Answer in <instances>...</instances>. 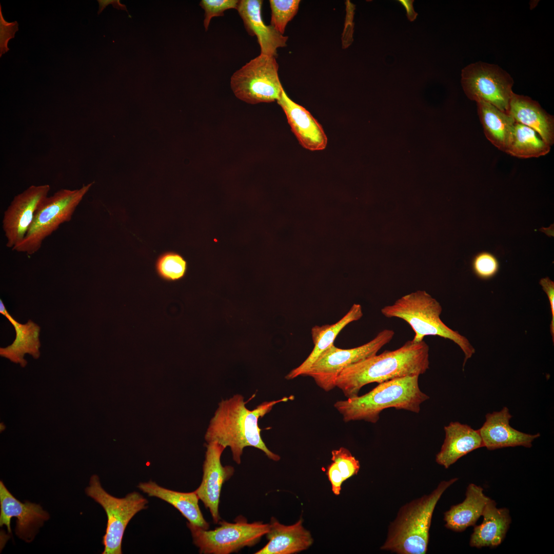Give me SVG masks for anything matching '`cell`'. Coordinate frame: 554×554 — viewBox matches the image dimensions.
<instances>
[{
  "mask_svg": "<svg viewBox=\"0 0 554 554\" xmlns=\"http://www.w3.org/2000/svg\"><path fill=\"white\" fill-rule=\"evenodd\" d=\"M293 397L264 402L253 410L248 409L242 395L235 394L229 399L222 400L210 420L205 438L207 443L215 441L230 447L233 460L238 464L243 449L247 446L263 451L270 459L278 461L280 457L271 451L261 437L259 419L280 402L293 399Z\"/></svg>",
  "mask_w": 554,
  "mask_h": 554,
  "instance_id": "6da1fadb",
  "label": "cell"
},
{
  "mask_svg": "<svg viewBox=\"0 0 554 554\" xmlns=\"http://www.w3.org/2000/svg\"><path fill=\"white\" fill-rule=\"evenodd\" d=\"M429 350L424 340L408 341L395 350H385L346 367L338 375L335 387L351 398L358 396L361 388L369 383L419 376L429 368Z\"/></svg>",
  "mask_w": 554,
  "mask_h": 554,
  "instance_id": "7a4b0ae2",
  "label": "cell"
},
{
  "mask_svg": "<svg viewBox=\"0 0 554 554\" xmlns=\"http://www.w3.org/2000/svg\"><path fill=\"white\" fill-rule=\"evenodd\" d=\"M419 377L409 375L379 383L365 394L338 401L334 406L345 422L375 423L380 413L388 408L419 413L421 405L429 397L420 389Z\"/></svg>",
  "mask_w": 554,
  "mask_h": 554,
  "instance_id": "3957f363",
  "label": "cell"
},
{
  "mask_svg": "<svg viewBox=\"0 0 554 554\" xmlns=\"http://www.w3.org/2000/svg\"><path fill=\"white\" fill-rule=\"evenodd\" d=\"M458 480L454 478L442 481L430 494L401 507L388 527L387 538L381 549L399 554L426 553L436 506L444 491Z\"/></svg>",
  "mask_w": 554,
  "mask_h": 554,
  "instance_id": "277c9868",
  "label": "cell"
},
{
  "mask_svg": "<svg viewBox=\"0 0 554 554\" xmlns=\"http://www.w3.org/2000/svg\"><path fill=\"white\" fill-rule=\"evenodd\" d=\"M442 308L440 303L425 291L418 290L397 300L392 304L383 307L382 314L386 318L401 319L407 323L414 331L412 341L418 343L426 336H439L449 339L463 351V368L475 350L466 338L444 324L440 319Z\"/></svg>",
  "mask_w": 554,
  "mask_h": 554,
  "instance_id": "5b68a950",
  "label": "cell"
},
{
  "mask_svg": "<svg viewBox=\"0 0 554 554\" xmlns=\"http://www.w3.org/2000/svg\"><path fill=\"white\" fill-rule=\"evenodd\" d=\"M93 183L73 190L61 189L52 195L47 196L36 210L24 240L12 250L29 255L37 252L47 237L61 224L72 219L76 208Z\"/></svg>",
  "mask_w": 554,
  "mask_h": 554,
  "instance_id": "8992f818",
  "label": "cell"
},
{
  "mask_svg": "<svg viewBox=\"0 0 554 554\" xmlns=\"http://www.w3.org/2000/svg\"><path fill=\"white\" fill-rule=\"evenodd\" d=\"M213 530L204 529L187 523L194 545L200 553L229 554L238 552L245 547L258 543L268 532L269 524L262 522L249 523L243 516L236 518L234 523L225 521Z\"/></svg>",
  "mask_w": 554,
  "mask_h": 554,
  "instance_id": "52a82bcc",
  "label": "cell"
},
{
  "mask_svg": "<svg viewBox=\"0 0 554 554\" xmlns=\"http://www.w3.org/2000/svg\"><path fill=\"white\" fill-rule=\"evenodd\" d=\"M85 492L103 507L107 516L102 554L122 553V540L126 527L135 514L147 508L148 501L136 491L127 494L124 498L114 497L103 489L95 474L91 477Z\"/></svg>",
  "mask_w": 554,
  "mask_h": 554,
  "instance_id": "ba28073f",
  "label": "cell"
},
{
  "mask_svg": "<svg viewBox=\"0 0 554 554\" xmlns=\"http://www.w3.org/2000/svg\"><path fill=\"white\" fill-rule=\"evenodd\" d=\"M275 57L260 54L236 71L230 86L236 97L251 104L277 101L283 90Z\"/></svg>",
  "mask_w": 554,
  "mask_h": 554,
  "instance_id": "9c48e42d",
  "label": "cell"
},
{
  "mask_svg": "<svg viewBox=\"0 0 554 554\" xmlns=\"http://www.w3.org/2000/svg\"><path fill=\"white\" fill-rule=\"evenodd\" d=\"M461 84L469 99L489 103L508 113L513 81L499 66L482 62L470 64L462 70Z\"/></svg>",
  "mask_w": 554,
  "mask_h": 554,
  "instance_id": "30bf717a",
  "label": "cell"
},
{
  "mask_svg": "<svg viewBox=\"0 0 554 554\" xmlns=\"http://www.w3.org/2000/svg\"><path fill=\"white\" fill-rule=\"evenodd\" d=\"M394 334L393 330L385 329L368 343L350 349L339 348L332 344L319 356L305 375L312 377L320 388L329 391L335 387L336 379L345 368L377 354Z\"/></svg>",
  "mask_w": 554,
  "mask_h": 554,
  "instance_id": "8fae6325",
  "label": "cell"
},
{
  "mask_svg": "<svg viewBox=\"0 0 554 554\" xmlns=\"http://www.w3.org/2000/svg\"><path fill=\"white\" fill-rule=\"evenodd\" d=\"M50 190L48 184L31 185L14 196L2 220L7 248L12 250L23 241L36 210L48 196Z\"/></svg>",
  "mask_w": 554,
  "mask_h": 554,
  "instance_id": "7c38bea8",
  "label": "cell"
},
{
  "mask_svg": "<svg viewBox=\"0 0 554 554\" xmlns=\"http://www.w3.org/2000/svg\"><path fill=\"white\" fill-rule=\"evenodd\" d=\"M203 464L202 482L195 490L199 498L209 509L214 523L220 519L219 505L223 484L233 474L232 466H223L221 462V455L226 448L213 441L208 443Z\"/></svg>",
  "mask_w": 554,
  "mask_h": 554,
  "instance_id": "4fadbf2b",
  "label": "cell"
},
{
  "mask_svg": "<svg viewBox=\"0 0 554 554\" xmlns=\"http://www.w3.org/2000/svg\"><path fill=\"white\" fill-rule=\"evenodd\" d=\"M512 416L507 407L486 415V420L478 429L483 447L490 450L505 447H532L540 434H530L518 431L509 425Z\"/></svg>",
  "mask_w": 554,
  "mask_h": 554,
  "instance_id": "5bb4252c",
  "label": "cell"
},
{
  "mask_svg": "<svg viewBox=\"0 0 554 554\" xmlns=\"http://www.w3.org/2000/svg\"><path fill=\"white\" fill-rule=\"evenodd\" d=\"M0 526L5 525L8 531L11 533V519L16 517V533L26 541L31 539L34 527L42 524L49 517L39 505L29 502L22 503L17 500L2 481L0 482Z\"/></svg>",
  "mask_w": 554,
  "mask_h": 554,
  "instance_id": "9a60e30c",
  "label": "cell"
},
{
  "mask_svg": "<svg viewBox=\"0 0 554 554\" xmlns=\"http://www.w3.org/2000/svg\"><path fill=\"white\" fill-rule=\"evenodd\" d=\"M276 101L284 111L292 131L304 148L316 151L326 148L327 136L322 126L308 110L292 101L284 89Z\"/></svg>",
  "mask_w": 554,
  "mask_h": 554,
  "instance_id": "2e32d148",
  "label": "cell"
},
{
  "mask_svg": "<svg viewBox=\"0 0 554 554\" xmlns=\"http://www.w3.org/2000/svg\"><path fill=\"white\" fill-rule=\"evenodd\" d=\"M262 3L261 0H241L236 9L249 34L256 36L261 54L275 57L277 49L286 46L288 37L265 24L261 16Z\"/></svg>",
  "mask_w": 554,
  "mask_h": 554,
  "instance_id": "e0dca14e",
  "label": "cell"
},
{
  "mask_svg": "<svg viewBox=\"0 0 554 554\" xmlns=\"http://www.w3.org/2000/svg\"><path fill=\"white\" fill-rule=\"evenodd\" d=\"M266 534L267 544L255 554H292L307 549L313 543L310 532L303 526L302 519L291 525L281 524L272 518Z\"/></svg>",
  "mask_w": 554,
  "mask_h": 554,
  "instance_id": "ac0fdd59",
  "label": "cell"
},
{
  "mask_svg": "<svg viewBox=\"0 0 554 554\" xmlns=\"http://www.w3.org/2000/svg\"><path fill=\"white\" fill-rule=\"evenodd\" d=\"M444 429L445 438L440 451L436 456V461L446 469L462 457L483 447L478 430L467 424L452 422Z\"/></svg>",
  "mask_w": 554,
  "mask_h": 554,
  "instance_id": "d6986e66",
  "label": "cell"
},
{
  "mask_svg": "<svg viewBox=\"0 0 554 554\" xmlns=\"http://www.w3.org/2000/svg\"><path fill=\"white\" fill-rule=\"evenodd\" d=\"M363 315L361 305L353 304L347 313L335 323L313 327L311 331L314 345L312 351L300 366L292 369L286 376V379L291 380L300 375H305L319 356L333 344L342 329L349 323L360 320Z\"/></svg>",
  "mask_w": 554,
  "mask_h": 554,
  "instance_id": "ffe728a7",
  "label": "cell"
},
{
  "mask_svg": "<svg viewBox=\"0 0 554 554\" xmlns=\"http://www.w3.org/2000/svg\"><path fill=\"white\" fill-rule=\"evenodd\" d=\"M482 523L474 527L469 545L481 548H494L503 541L511 522L509 511L506 508H497L496 502L490 499L482 515Z\"/></svg>",
  "mask_w": 554,
  "mask_h": 554,
  "instance_id": "44dd1931",
  "label": "cell"
},
{
  "mask_svg": "<svg viewBox=\"0 0 554 554\" xmlns=\"http://www.w3.org/2000/svg\"><path fill=\"white\" fill-rule=\"evenodd\" d=\"M517 123L536 131L551 146L554 143V120L536 101L528 96L513 93L507 113Z\"/></svg>",
  "mask_w": 554,
  "mask_h": 554,
  "instance_id": "7402d4cb",
  "label": "cell"
},
{
  "mask_svg": "<svg viewBox=\"0 0 554 554\" xmlns=\"http://www.w3.org/2000/svg\"><path fill=\"white\" fill-rule=\"evenodd\" d=\"M0 313L5 316L13 326L16 336L13 343L0 348V355L15 363H19L24 367L27 362L24 359L26 353L33 358L38 359L40 355L41 343L39 339L40 327L31 320L25 324L17 322L8 312L2 299L0 300Z\"/></svg>",
  "mask_w": 554,
  "mask_h": 554,
  "instance_id": "603a6c76",
  "label": "cell"
},
{
  "mask_svg": "<svg viewBox=\"0 0 554 554\" xmlns=\"http://www.w3.org/2000/svg\"><path fill=\"white\" fill-rule=\"evenodd\" d=\"M465 496L462 502L452 506L444 513L445 526L455 532H463L474 526L490 499L484 494L482 487L473 483L468 485Z\"/></svg>",
  "mask_w": 554,
  "mask_h": 554,
  "instance_id": "cb8c5ba5",
  "label": "cell"
},
{
  "mask_svg": "<svg viewBox=\"0 0 554 554\" xmlns=\"http://www.w3.org/2000/svg\"><path fill=\"white\" fill-rule=\"evenodd\" d=\"M137 487L150 497L162 499L176 508L188 522L204 529L209 528L199 505V498L195 491L182 492L164 488L150 481L140 483Z\"/></svg>",
  "mask_w": 554,
  "mask_h": 554,
  "instance_id": "d4e9b609",
  "label": "cell"
},
{
  "mask_svg": "<svg viewBox=\"0 0 554 554\" xmlns=\"http://www.w3.org/2000/svg\"><path fill=\"white\" fill-rule=\"evenodd\" d=\"M478 114L486 138L503 152L509 143L515 121L508 113L484 102H477Z\"/></svg>",
  "mask_w": 554,
  "mask_h": 554,
  "instance_id": "484cf974",
  "label": "cell"
},
{
  "mask_svg": "<svg viewBox=\"0 0 554 554\" xmlns=\"http://www.w3.org/2000/svg\"><path fill=\"white\" fill-rule=\"evenodd\" d=\"M551 146L533 129L519 123L513 126L506 153L519 158L538 157L548 154Z\"/></svg>",
  "mask_w": 554,
  "mask_h": 554,
  "instance_id": "4316f807",
  "label": "cell"
},
{
  "mask_svg": "<svg viewBox=\"0 0 554 554\" xmlns=\"http://www.w3.org/2000/svg\"><path fill=\"white\" fill-rule=\"evenodd\" d=\"M155 269L161 279L166 282H174L185 276L188 264L180 254L174 251H165L156 260Z\"/></svg>",
  "mask_w": 554,
  "mask_h": 554,
  "instance_id": "83f0119b",
  "label": "cell"
},
{
  "mask_svg": "<svg viewBox=\"0 0 554 554\" xmlns=\"http://www.w3.org/2000/svg\"><path fill=\"white\" fill-rule=\"evenodd\" d=\"M299 0H270L271 10L270 25L283 34L288 23L298 12Z\"/></svg>",
  "mask_w": 554,
  "mask_h": 554,
  "instance_id": "f1b7e54d",
  "label": "cell"
},
{
  "mask_svg": "<svg viewBox=\"0 0 554 554\" xmlns=\"http://www.w3.org/2000/svg\"><path fill=\"white\" fill-rule=\"evenodd\" d=\"M471 266L473 273L478 278L482 280H488L498 273L500 264L493 254L482 251L473 257Z\"/></svg>",
  "mask_w": 554,
  "mask_h": 554,
  "instance_id": "f546056e",
  "label": "cell"
},
{
  "mask_svg": "<svg viewBox=\"0 0 554 554\" xmlns=\"http://www.w3.org/2000/svg\"><path fill=\"white\" fill-rule=\"evenodd\" d=\"M331 454V460L337 464L344 481L358 473L360 468L359 461L347 449L341 447L332 451Z\"/></svg>",
  "mask_w": 554,
  "mask_h": 554,
  "instance_id": "4dcf8cb0",
  "label": "cell"
},
{
  "mask_svg": "<svg viewBox=\"0 0 554 554\" xmlns=\"http://www.w3.org/2000/svg\"><path fill=\"white\" fill-rule=\"evenodd\" d=\"M239 3L237 0H202L200 6L204 10V26L208 30L211 18L224 15V12L229 9H236Z\"/></svg>",
  "mask_w": 554,
  "mask_h": 554,
  "instance_id": "1f68e13d",
  "label": "cell"
},
{
  "mask_svg": "<svg viewBox=\"0 0 554 554\" xmlns=\"http://www.w3.org/2000/svg\"><path fill=\"white\" fill-rule=\"evenodd\" d=\"M18 30V24L16 21L10 23L5 21L0 5V57L9 50L8 42L15 37V34Z\"/></svg>",
  "mask_w": 554,
  "mask_h": 554,
  "instance_id": "d6a6232c",
  "label": "cell"
},
{
  "mask_svg": "<svg viewBox=\"0 0 554 554\" xmlns=\"http://www.w3.org/2000/svg\"><path fill=\"white\" fill-rule=\"evenodd\" d=\"M540 284L543 290L546 293L548 298L551 312V322L550 324V332L552 338V342H554V282L548 277L542 278L540 280Z\"/></svg>",
  "mask_w": 554,
  "mask_h": 554,
  "instance_id": "836d02e7",
  "label": "cell"
},
{
  "mask_svg": "<svg viewBox=\"0 0 554 554\" xmlns=\"http://www.w3.org/2000/svg\"><path fill=\"white\" fill-rule=\"evenodd\" d=\"M327 474L330 482L332 491L335 495H339L341 486L344 480L337 464L332 462L328 467Z\"/></svg>",
  "mask_w": 554,
  "mask_h": 554,
  "instance_id": "e575fe53",
  "label": "cell"
},
{
  "mask_svg": "<svg viewBox=\"0 0 554 554\" xmlns=\"http://www.w3.org/2000/svg\"><path fill=\"white\" fill-rule=\"evenodd\" d=\"M99 4V9L97 14H100L104 9L109 4H112L113 7L118 10H123L128 12L126 6L121 3L120 0H97Z\"/></svg>",
  "mask_w": 554,
  "mask_h": 554,
  "instance_id": "d590c367",
  "label": "cell"
},
{
  "mask_svg": "<svg viewBox=\"0 0 554 554\" xmlns=\"http://www.w3.org/2000/svg\"><path fill=\"white\" fill-rule=\"evenodd\" d=\"M402 6L405 8L406 11V16L410 22L414 21L417 16L418 13L414 11L413 3V0H399L398 1Z\"/></svg>",
  "mask_w": 554,
  "mask_h": 554,
  "instance_id": "8d00e7d4",
  "label": "cell"
}]
</instances>
